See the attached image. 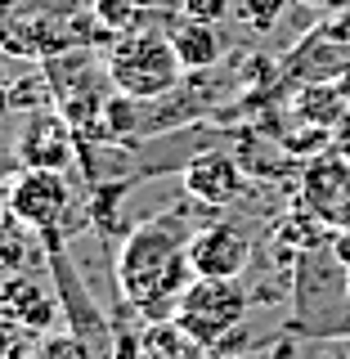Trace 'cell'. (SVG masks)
I'll use <instances>...</instances> for the list:
<instances>
[{"label": "cell", "mask_w": 350, "mask_h": 359, "mask_svg": "<svg viewBox=\"0 0 350 359\" xmlns=\"http://www.w3.org/2000/svg\"><path fill=\"white\" fill-rule=\"evenodd\" d=\"M14 153L22 166H36V171H67L76 162V130L59 108L27 112L14 140Z\"/></svg>", "instance_id": "6"}, {"label": "cell", "mask_w": 350, "mask_h": 359, "mask_svg": "<svg viewBox=\"0 0 350 359\" xmlns=\"http://www.w3.org/2000/svg\"><path fill=\"white\" fill-rule=\"evenodd\" d=\"M171 45H175L180 63H184V72H207V67H216L220 54H224L220 32L211 27V22H189V18L171 32Z\"/></svg>", "instance_id": "11"}, {"label": "cell", "mask_w": 350, "mask_h": 359, "mask_svg": "<svg viewBox=\"0 0 350 359\" xmlns=\"http://www.w3.org/2000/svg\"><path fill=\"white\" fill-rule=\"evenodd\" d=\"M14 355V332H9V323H0V359Z\"/></svg>", "instance_id": "19"}, {"label": "cell", "mask_w": 350, "mask_h": 359, "mask_svg": "<svg viewBox=\"0 0 350 359\" xmlns=\"http://www.w3.org/2000/svg\"><path fill=\"white\" fill-rule=\"evenodd\" d=\"M0 86H9V72H5V63H0Z\"/></svg>", "instance_id": "22"}, {"label": "cell", "mask_w": 350, "mask_h": 359, "mask_svg": "<svg viewBox=\"0 0 350 359\" xmlns=\"http://www.w3.org/2000/svg\"><path fill=\"white\" fill-rule=\"evenodd\" d=\"M9 104H14V112L54 108V90L45 81V72H22L18 81H9Z\"/></svg>", "instance_id": "14"}, {"label": "cell", "mask_w": 350, "mask_h": 359, "mask_svg": "<svg viewBox=\"0 0 350 359\" xmlns=\"http://www.w3.org/2000/svg\"><path fill=\"white\" fill-rule=\"evenodd\" d=\"M301 5H328V0H301Z\"/></svg>", "instance_id": "23"}, {"label": "cell", "mask_w": 350, "mask_h": 359, "mask_svg": "<svg viewBox=\"0 0 350 359\" xmlns=\"http://www.w3.org/2000/svg\"><path fill=\"white\" fill-rule=\"evenodd\" d=\"M9 216L27 224L36 243H67V233H76L86 224V216L76 211V189L67 171H36V166H27L14 180Z\"/></svg>", "instance_id": "3"}, {"label": "cell", "mask_w": 350, "mask_h": 359, "mask_svg": "<svg viewBox=\"0 0 350 359\" xmlns=\"http://www.w3.org/2000/svg\"><path fill=\"white\" fill-rule=\"evenodd\" d=\"M346 274H350V269H346Z\"/></svg>", "instance_id": "25"}, {"label": "cell", "mask_w": 350, "mask_h": 359, "mask_svg": "<svg viewBox=\"0 0 350 359\" xmlns=\"http://www.w3.org/2000/svg\"><path fill=\"white\" fill-rule=\"evenodd\" d=\"M283 67L292 76H301L306 86L337 81L350 67V45H346V36H337V32H310V36L283 59Z\"/></svg>", "instance_id": "9"}, {"label": "cell", "mask_w": 350, "mask_h": 359, "mask_svg": "<svg viewBox=\"0 0 350 359\" xmlns=\"http://www.w3.org/2000/svg\"><path fill=\"white\" fill-rule=\"evenodd\" d=\"M332 86H337V95H342V99H346V104H350V67H346V72H342V76H337V81H332Z\"/></svg>", "instance_id": "20"}, {"label": "cell", "mask_w": 350, "mask_h": 359, "mask_svg": "<svg viewBox=\"0 0 350 359\" xmlns=\"http://www.w3.org/2000/svg\"><path fill=\"white\" fill-rule=\"evenodd\" d=\"M5 112H14V104H9V86H0V117Z\"/></svg>", "instance_id": "21"}, {"label": "cell", "mask_w": 350, "mask_h": 359, "mask_svg": "<svg viewBox=\"0 0 350 359\" xmlns=\"http://www.w3.org/2000/svg\"><path fill=\"white\" fill-rule=\"evenodd\" d=\"M32 359H95V351H90L76 332H50L36 346V355H32Z\"/></svg>", "instance_id": "16"}, {"label": "cell", "mask_w": 350, "mask_h": 359, "mask_svg": "<svg viewBox=\"0 0 350 359\" xmlns=\"http://www.w3.org/2000/svg\"><path fill=\"white\" fill-rule=\"evenodd\" d=\"M189 261H194L198 278H238L252 261V238L234 220H211L194 233Z\"/></svg>", "instance_id": "7"}, {"label": "cell", "mask_w": 350, "mask_h": 359, "mask_svg": "<svg viewBox=\"0 0 350 359\" xmlns=\"http://www.w3.org/2000/svg\"><path fill=\"white\" fill-rule=\"evenodd\" d=\"M41 252H45V265H50L54 283H59V306L67 310V323H72L67 332L81 337L90 351H95V359L99 355L112 359V332H108V323H104V310H99V301L90 297V287L81 283V274H76L67 247L63 243H41Z\"/></svg>", "instance_id": "5"}, {"label": "cell", "mask_w": 350, "mask_h": 359, "mask_svg": "<svg viewBox=\"0 0 350 359\" xmlns=\"http://www.w3.org/2000/svg\"><path fill=\"white\" fill-rule=\"evenodd\" d=\"M54 310H59V301L45 287H36L32 278H9L0 287V323H9V328L45 332L54 323Z\"/></svg>", "instance_id": "10"}, {"label": "cell", "mask_w": 350, "mask_h": 359, "mask_svg": "<svg viewBox=\"0 0 350 359\" xmlns=\"http://www.w3.org/2000/svg\"><path fill=\"white\" fill-rule=\"evenodd\" d=\"M184 189L189 198L207 202V207H229L247 194V175L234 153H211L202 149L184 162Z\"/></svg>", "instance_id": "8"}, {"label": "cell", "mask_w": 350, "mask_h": 359, "mask_svg": "<svg viewBox=\"0 0 350 359\" xmlns=\"http://www.w3.org/2000/svg\"><path fill=\"white\" fill-rule=\"evenodd\" d=\"M108 81L112 90L130 99H166L171 90L184 81V63H180L171 32H153V27H135L112 36L108 45Z\"/></svg>", "instance_id": "2"}, {"label": "cell", "mask_w": 350, "mask_h": 359, "mask_svg": "<svg viewBox=\"0 0 350 359\" xmlns=\"http://www.w3.org/2000/svg\"><path fill=\"white\" fill-rule=\"evenodd\" d=\"M346 359H350V346H346Z\"/></svg>", "instance_id": "24"}, {"label": "cell", "mask_w": 350, "mask_h": 359, "mask_svg": "<svg viewBox=\"0 0 350 359\" xmlns=\"http://www.w3.org/2000/svg\"><path fill=\"white\" fill-rule=\"evenodd\" d=\"M247 306L252 301H247V287L238 278H194L175 306V323L207 351H216L224 337L247 319Z\"/></svg>", "instance_id": "4"}, {"label": "cell", "mask_w": 350, "mask_h": 359, "mask_svg": "<svg viewBox=\"0 0 350 359\" xmlns=\"http://www.w3.org/2000/svg\"><path fill=\"white\" fill-rule=\"evenodd\" d=\"M297 112L310 121V126H323V130H328V126H337V121L346 117V99L337 95L332 81H323V86H310L306 95H301V108Z\"/></svg>", "instance_id": "13"}, {"label": "cell", "mask_w": 350, "mask_h": 359, "mask_svg": "<svg viewBox=\"0 0 350 359\" xmlns=\"http://www.w3.org/2000/svg\"><path fill=\"white\" fill-rule=\"evenodd\" d=\"M194 224L184 211H157L144 224L121 238L117 252V287L121 297L140 310L144 323L175 319V306L184 287L194 283V261H189V243H194Z\"/></svg>", "instance_id": "1"}, {"label": "cell", "mask_w": 350, "mask_h": 359, "mask_svg": "<svg viewBox=\"0 0 350 359\" xmlns=\"http://www.w3.org/2000/svg\"><path fill=\"white\" fill-rule=\"evenodd\" d=\"M328 247H332V256H337V261H342V265L350 269V229H337Z\"/></svg>", "instance_id": "18"}, {"label": "cell", "mask_w": 350, "mask_h": 359, "mask_svg": "<svg viewBox=\"0 0 350 359\" xmlns=\"http://www.w3.org/2000/svg\"><path fill=\"white\" fill-rule=\"evenodd\" d=\"M229 9H234L229 0H180V14L189 22H211V27L229 18Z\"/></svg>", "instance_id": "17"}, {"label": "cell", "mask_w": 350, "mask_h": 359, "mask_svg": "<svg viewBox=\"0 0 350 359\" xmlns=\"http://www.w3.org/2000/svg\"><path fill=\"white\" fill-rule=\"evenodd\" d=\"M140 341H144V359H207V346L194 341L175 319L144 323Z\"/></svg>", "instance_id": "12"}, {"label": "cell", "mask_w": 350, "mask_h": 359, "mask_svg": "<svg viewBox=\"0 0 350 359\" xmlns=\"http://www.w3.org/2000/svg\"><path fill=\"white\" fill-rule=\"evenodd\" d=\"M283 5L288 0H243L238 5V18H243V27H252V32H274L278 27V18H283Z\"/></svg>", "instance_id": "15"}]
</instances>
